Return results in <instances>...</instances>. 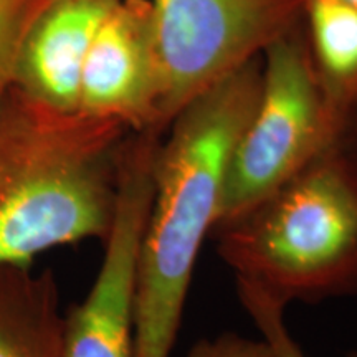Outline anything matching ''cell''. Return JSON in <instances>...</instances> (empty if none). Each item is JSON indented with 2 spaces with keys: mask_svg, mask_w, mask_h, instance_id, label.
I'll return each instance as SVG.
<instances>
[{
  "mask_svg": "<svg viewBox=\"0 0 357 357\" xmlns=\"http://www.w3.org/2000/svg\"><path fill=\"white\" fill-rule=\"evenodd\" d=\"M236 276L287 305L357 289V151H326L287 184L217 227Z\"/></svg>",
  "mask_w": 357,
  "mask_h": 357,
  "instance_id": "cell-3",
  "label": "cell"
},
{
  "mask_svg": "<svg viewBox=\"0 0 357 357\" xmlns=\"http://www.w3.org/2000/svg\"><path fill=\"white\" fill-rule=\"evenodd\" d=\"M63 321L52 270L0 265V357H63Z\"/></svg>",
  "mask_w": 357,
  "mask_h": 357,
  "instance_id": "cell-9",
  "label": "cell"
},
{
  "mask_svg": "<svg viewBox=\"0 0 357 357\" xmlns=\"http://www.w3.org/2000/svg\"><path fill=\"white\" fill-rule=\"evenodd\" d=\"M162 95L159 129L231 71L261 55L301 17V0H151Z\"/></svg>",
  "mask_w": 357,
  "mask_h": 357,
  "instance_id": "cell-5",
  "label": "cell"
},
{
  "mask_svg": "<svg viewBox=\"0 0 357 357\" xmlns=\"http://www.w3.org/2000/svg\"><path fill=\"white\" fill-rule=\"evenodd\" d=\"M131 132L8 89L0 100V265L32 266L52 248L105 242Z\"/></svg>",
  "mask_w": 357,
  "mask_h": 357,
  "instance_id": "cell-2",
  "label": "cell"
},
{
  "mask_svg": "<svg viewBox=\"0 0 357 357\" xmlns=\"http://www.w3.org/2000/svg\"><path fill=\"white\" fill-rule=\"evenodd\" d=\"M303 24L321 91L349 139H357V10L333 0H303Z\"/></svg>",
  "mask_w": 357,
  "mask_h": 357,
  "instance_id": "cell-10",
  "label": "cell"
},
{
  "mask_svg": "<svg viewBox=\"0 0 357 357\" xmlns=\"http://www.w3.org/2000/svg\"><path fill=\"white\" fill-rule=\"evenodd\" d=\"M236 284L245 310L260 331L263 341L270 346L273 357H306L284 324L283 303L253 284L243 281H236ZM351 357H357V354Z\"/></svg>",
  "mask_w": 357,
  "mask_h": 357,
  "instance_id": "cell-11",
  "label": "cell"
},
{
  "mask_svg": "<svg viewBox=\"0 0 357 357\" xmlns=\"http://www.w3.org/2000/svg\"><path fill=\"white\" fill-rule=\"evenodd\" d=\"M47 0H0V100L13 86V75L26 30Z\"/></svg>",
  "mask_w": 357,
  "mask_h": 357,
  "instance_id": "cell-12",
  "label": "cell"
},
{
  "mask_svg": "<svg viewBox=\"0 0 357 357\" xmlns=\"http://www.w3.org/2000/svg\"><path fill=\"white\" fill-rule=\"evenodd\" d=\"M261 58L260 98L231 153L215 229L287 184L326 151L356 142L341 131L326 105L311 65L303 13Z\"/></svg>",
  "mask_w": 357,
  "mask_h": 357,
  "instance_id": "cell-4",
  "label": "cell"
},
{
  "mask_svg": "<svg viewBox=\"0 0 357 357\" xmlns=\"http://www.w3.org/2000/svg\"><path fill=\"white\" fill-rule=\"evenodd\" d=\"M261 78L258 55L187 102L160 137L137 253L136 357H171L195 261L217 225L227 169Z\"/></svg>",
  "mask_w": 357,
  "mask_h": 357,
  "instance_id": "cell-1",
  "label": "cell"
},
{
  "mask_svg": "<svg viewBox=\"0 0 357 357\" xmlns=\"http://www.w3.org/2000/svg\"><path fill=\"white\" fill-rule=\"evenodd\" d=\"M187 357H273V352L263 339L255 341L238 334H222L197 342Z\"/></svg>",
  "mask_w": 357,
  "mask_h": 357,
  "instance_id": "cell-13",
  "label": "cell"
},
{
  "mask_svg": "<svg viewBox=\"0 0 357 357\" xmlns=\"http://www.w3.org/2000/svg\"><path fill=\"white\" fill-rule=\"evenodd\" d=\"M162 71L151 0H119L98 30L79 78L78 111L132 132L159 129Z\"/></svg>",
  "mask_w": 357,
  "mask_h": 357,
  "instance_id": "cell-7",
  "label": "cell"
},
{
  "mask_svg": "<svg viewBox=\"0 0 357 357\" xmlns=\"http://www.w3.org/2000/svg\"><path fill=\"white\" fill-rule=\"evenodd\" d=\"M159 134L131 132L123 149L118 205L105 257L84 300L65 314L63 357H136L137 253L153 197Z\"/></svg>",
  "mask_w": 357,
  "mask_h": 357,
  "instance_id": "cell-6",
  "label": "cell"
},
{
  "mask_svg": "<svg viewBox=\"0 0 357 357\" xmlns=\"http://www.w3.org/2000/svg\"><path fill=\"white\" fill-rule=\"evenodd\" d=\"M119 0H47L26 30L13 86L61 113H78L89 45Z\"/></svg>",
  "mask_w": 357,
  "mask_h": 357,
  "instance_id": "cell-8",
  "label": "cell"
},
{
  "mask_svg": "<svg viewBox=\"0 0 357 357\" xmlns=\"http://www.w3.org/2000/svg\"><path fill=\"white\" fill-rule=\"evenodd\" d=\"M333 2H337V3H341V6L351 7V8H354V10H357V0H333Z\"/></svg>",
  "mask_w": 357,
  "mask_h": 357,
  "instance_id": "cell-14",
  "label": "cell"
}]
</instances>
